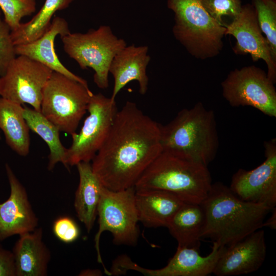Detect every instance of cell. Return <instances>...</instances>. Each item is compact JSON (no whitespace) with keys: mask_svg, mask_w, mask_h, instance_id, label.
I'll use <instances>...</instances> for the list:
<instances>
[{"mask_svg":"<svg viewBox=\"0 0 276 276\" xmlns=\"http://www.w3.org/2000/svg\"><path fill=\"white\" fill-rule=\"evenodd\" d=\"M160 125L133 102L118 110L108 135L92 160L103 186L112 191L134 187L162 152Z\"/></svg>","mask_w":276,"mask_h":276,"instance_id":"6da1fadb","label":"cell"},{"mask_svg":"<svg viewBox=\"0 0 276 276\" xmlns=\"http://www.w3.org/2000/svg\"><path fill=\"white\" fill-rule=\"evenodd\" d=\"M200 204L205 216L201 238L225 247L263 227L271 211L265 205L242 200L221 182L212 183Z\"/></svg>","mask_w":276,"mask_h":276,"instance_id":"7a4b0ae2","label":"cell"},{"mask_svg":"<svg viewBox=\"0 0 276 276\" xmlns=\"http://www.w3.org/2000/svg\"><path fill=\"white\" fill-rule=\"evenodd\" d=\"M212 184L207 166L181 154L162 151L142 173L134 188L164 190L186 203L200 204Z\"/></svg>","mask_w":276,"mask_h":276,"instance_id":"3957f363","label":"cell"},{"mask_svg":"<svg viewBox=\"0 0 276 276\" xmlns=\"http://www.w3.org/2000/svg\"><path fill=\"white\" fill-rule=\"evenodd\" d=\"M160 134L162 151L182 154L207 166L216 156L219 137L215 113L200 102L160 125Z\"/></svg>","mask_w":276,"mask_h":276,"instance_id":"277c9868","label":"cell"},{"mask_svg":"<svg viewBox=\"0 0 276 276\" xmlns=\"http://www.w3.org/2000/svg\"><path fill=\"white\" fill-rule=\"evenodd\" d=\"M174 13L175 39L194 57L205 60L222 51L226 28L219 25L199 0H167Z\"/></svg>","mask_w":276,"mask_h":276,"instance_id":"5b68a950","label":"cell"},{"mask_svg":"<svg viewBox=\"0 0 276 276\" xmlns=\"http://www.w3.org/2000/svg\"><path fill=\"white\" fill-rule=\"evenodd\" d=\"M65 52L83 70L94 71V81L101 89L108 87L109 68L120 51L127 45L116 36L109 26L102 25L85 33H70L60 37Z\"/></svg>","mask_w":276,"mask_h":276,"instance_id":"8992f818","label":"cell"},{"mask_svg":"<svg viewBox=\"0 0 276 276\" xmlns=\"http://www.w3.org/2000/svg\"><path fill=\"white\" fill-rule=\"evenodd\" d=\"M93 95L88 86L53 71L43 89L40 112L60 131L72 135Z\"/></svg>","mask_w":276,"mask_h":276,"instance_id":"52a82bcc","label":"cell"},{"mask_svg":"<svg viewBox=\"0 0 276 276\" xmlns=\"http://www.w3.org/2000/svg\"><path fill=\"white\" fill-rule=\"evenodd\" d=\"M134 187L120 191H112L103 187L97 208L99 228L95 236L97 260L102 265L105 274L110 275L103 264L100 250V237L104 231L112 234L117 245L135 246L140 229L135 205Z\"/></svg>","mask_w":276,"mask_h":276,"instance_id":"ba28073f","label":"cell"},{"mask_svg":"<svg viewBox=\"0 0 276 276\" xmlns=\"http://www.w3.org/2000/svg\"><path fill=\"white\" fill-rule=\"evenodd\" d=\"M87 111L88 116L80 132L71 135L72 142L65 158L67 169L92 161L108 135L118 109L115 100L98 93L90 97Z\"/></svg>","mask_w":276,"mask_h":276,"instance_id":"9c48e42d","label":"cell"},{"mask_svg":"<svg viewBox=\"0 0 276 276\" xmlns=\"http://www.w3.org/2000/svg\"><path fill=\"white\" fill-rule=\"evenodd\" d=\"M267 73L255 65L236 68L222 82V95L232 107L251 106L276 118V90Z\"/></svg>","mask_w":276,"mask_h":276,"instance_id":"30bf717a","label":"cell"},{"mask_svg":"<svg viewBox=\"0 0 276 276\" xmlns=\"http://www.w3.org/2000/svg\"><path fill=\"white\" fill-rule=\"evenodd\" d=\"M52 72L39 62L17 55L0 77V96L40 111L43 89Z\"/></svg>","mask_w":276,"mask_h":276,"instance_id":"8fae6325","label":"cell"},{"mask_svg":"<svg viewBox=\"0 0 276 276\" xmlns=\"http://www.w3.org/2000/svg\"><path fill=\"white\" fill-rule=\"evenodd\" d=\"M265 160L251 170L239 169L232 176L229 188L243 201L276 205V139L264 143Z\"/></svg>","mask_w":276,"mask_h":276,"instance_id":"7c38bea8","label":"cell"},{"mask_svg":"<svg viewBox=\"0 0 276 276\" xmlns=\"http://www.w3.org/2000/svg\"><path fill=\"white\" fill-rule=\"evenodd\" d=\"M225 246L213 242L211 252L202 257L199 250L192 247H177L173 257L164 267L158 269L145 268L123 255L118 259L116 268L121 274L135 270L148 276H206L213 273L216 264Z\"/></svg>","mask_w":276,"mask_h":276,"instance_id":"4fadbf2b","label":"cell"},{"mask_svg":"<svg viewBox=\"0 0 276 276\" xmlns=\"http://www.w3.org/2000/svg\"><path fill=\"white\" fill-rule=\"evenodd\" d=\"M227 35L236 39L233 48L236 54H249L253 61L262 59L265 62L267 76L275 83L276 61L272 57L268 43L259 27L256 10L251 4L242 5L238 16L226 27Z\"/></svg>","mask_w":276,"mask_h":276,"instance_id":"5bb4252c","label":"cell"},{"mask_svg":"<svg viewBox=\"0 0 276 276\" xmlns=\"http://www.w3.org/2000/svg\"><path fill=\"white\" fill-rule=\"evenodd\" d=\"M6 170L10 193L5 201L0 203V241L32 232L38 224L25 188L7 164Z\"/></svg>","mask_w":276,"mask_h":276,"instance_id":"9a60e30c","label":"cell"},{"mask_svg":"<svg viewBox=\"0 0 276 276\" xmlns=\"http://www.w3.org/2000/svg\"><path fill=\"white\" fill-rule=\"evenodd\" d=\"M266 255L264 231L258 229L225 247L213 273L217 276H231L255 272L261 267Z\"/></svg>","mask_w":276,"mask_h":276,"instance_id":"2e32d148","label":"cell"},{"mask_svg":"<svg viewBox=\"0 0 276 276\" xmlns=\"http://www.w3.org/2000/svg\"><path fill=\"white\" fill-rule=\"evenodd\" d=\"M150 60L146 45H127L116 55L109 68L114 79L112 100L114 101L120 91L132 81L139 83L141 94L147 93L149 81L147 68Z\"/></svg>","mask_w":276,"mask_h":276,"instance_id":"e0dca14e","label":"cell"},{"mask_svg":"<svg viewBox=\"0 0 276 276\" xmlns=\"http://www.w3.org/2000/svg\"><path fill=\"white\" fill-rule=\"evenodd\" d=\"M69 26L62 17L55 16L48 30L37 39L25 44L15 45L16 55H24L40 62L53 71L62 74L86 86L87 81L68 70L60 62L55 50V40L58 35L60 37L70 33Z\"/></svg>","mask_w":276,"mask_h":276,"instance_id":"ac0fdd59","label":"cell"},{"mask_svg":"<svg viewBox=\"0 0 276 276\" xmlns=\"http://www.w3.org/2000/svg\"><path fill=\"white\" fill-rule=\"evenodd\" d=\"M12 252L16 276H45L51 258L50 250L43 241V231H34L19 235Z\"/></svg>","mask_w":276,"mask_h":276,"instance_id":"d6986e66","label":"cell"},{"mask_svg":"<svg viewBox=\"0 0 276 276\" xmlns=\"http://www.w3.org/2000/svg\"><path fill=\"white\" fill-rule=\"evenodd\" d=\"M135 201L139 222L154 228L167 227L186 203L174 194L160 190L136 191Z\"/></svg>","mask_w":276,"mask_h":276,"instance_id":"ffe728a7","label":"cell"},{"mask_svg":"<svg viewBox=\"0 0 276 276\" xmlns=\"http://www.w3.org/2000/svg\"><path fill=\"white\" fill-rule=\"evenodd\" d=\"M76 166L79 182L75 192L74 208L78 218L89 233L97 216V208L104 186L93 172L90 163L80 162Z\"/></svg>","mask_w":276,"mask_h":276,"instance_id":"44dd1931","label":"cell"},{"mask_svg":"<svg viewBox=\"0 0 276 276\" xmlns=\"http://www.w3.org/2000/svg\"><path fill=\"white\" fill-rule=\"evenodd\" d=\"M23 112L22 105L0 97V129L12 150L26 156L30 150V129Z\"/></svg>","mask_w":276,"mask_h":276,"instance_id":"7402d4cb","label":"cell"},{"mask_svg":"<svg viewBox=\"0 0 276 276\" xmlns=\"http://www.w3.org/2000/svg\"><path fill=\"white\" fill-rule=\"evenodd\" d=\"M204 222V213L200 204L185 203L167 227L178 246L199 250Z\"/></svg>","mask_w":276,"mask_h":276,"instance_id":"603a6c76","label":"cell"},{"mask_svg":"<svg viewBox=\"0 0 276 276\" xmlns=\"http://www.w3.org/2000/svg\"><path fill=\"white\" fill-rule=\"evenodd\" d=\"M23 114L30 130L37 134L49 148L48 170L52 171L58 163L65 166L67 149L61 143L58 128L40 111L33 108L24 106Z\"/></svg>","mask_w":276,"mask_h":276,"instance_id":"cb8c5ba5","label":"cell"},{"mask_svg":"<svg viewBox=\"0 0 276 276\" xmlns=\"http://www.w3.org/2000/svg\"><path fill=\"white\" fill-rule=\"evenodd\" d=\"M74 0H45L39 11L28 22L11 31L14 45L32 42L42 36L49 28L53 16L57 11L66 9Z\"/></svg>","mask_w":276,"mask_h":276,"instance_id":"d4e9b609","label":"cell"},{"mask_svg":"<svg viewBox=\"0 0 276 276\" xmlns=\"http://www.w3.org/2000/svg\"><path fill=\"white\" fill-rule=\"evenodd\" d=\"M259 27L266 36L271 54L276 61V0H251Z\"/></svg>","mask_w":276,"mask_h":276,"instance_id":"484cf974","label":"cell"},{"mask_svg":"<svg viewBox=\"0 0 276 276\" xmlns=\"http://www.w3.org/2000/svg\"><path fill=\"white\" fill-rule=\"evenodd\" d=\"M209 15L220 26L226 27L239 15L241 0H199Z\"/></svg>","mask_w":276,"mask_h":276,"instance_id":"4316f807","label":"cell"},{"mask_svg":"<svg viewBox=\"0 0 276 276\" xmlns=\"http://www.w3.org/2000/svg\"><path fill=\"white\" fill-rule=\"evenodd\" d=\"M0 9L4 21L13 31L19 27L23 17L35 12L36 0H0Z\"/></svg>","mask_w":276,"mask_h":276,"instance_id":"83f0119b","label":"cell"},{"mask_svg":"<svg viewBox=\"0 0 276 276\" xmlns=\"http://www.w3.org/2000/svg\"><path fill=\"white\" fill-rule=\"evenodd\" d=\"M0 9V77L4 74L10 62L17 56L11 36V30L2 19Z\"/></svg>","mask_w":276,"mask_h":276,"instance_id":"f1b7e54d","label":"cell"},{"mask_svg":"<svg viewBox=\"0 0 276 276\" xmlns=\"http://www.w3.org/2000/svg\"><path fill=\"white\" fill-rule=\"evenodd\" d=\"M53 232L58 240L65 243H71L75 241L80 235L77 224L68 216H60L57 218L54 221Z\"/></svg>","mask_w":276,"mask_h":276,"instance_id":"f546056e","label":"cell"},{"mask_svg":"<svg viewBox=\"0 0 276 276\" xmlns=\"http://www.w3.org/2000/svg\"><path fill=\"white\" fill-rule=\"evenodd\" d=\"M0 276H16V269L12 251L0 245Z\"/></svg>","mask_w":276,"mask_h":276,"instance_id":"4dcf8cb0","label":"cell"},{"mask_svg":"<svg viewBox=\"0 0 276 276\" xmlns=\"http://www.w3.org/2000/svg\"><path fill=\"white\" fill-rule=\"evenodd\" d=\"M272 214L269 218L263 223V226H267L271 229H275L276 228V209L275 207L271 210Z\"/></svg>","mask_w":276,"mask_h":276,"instance_id":"1f68e13d","label":"cell"},{"mask_svg":"<svg viewBox=\"0 0 276 276\" xmlns=\"http://www.w3.org/2000/svg\"><path fill=\"white\" fill-rule=\"evenodd\" d=\"M102 272L99 269H85L82 270L79 275L84 276H98L101 275Z\"/></svg>","mask_w":276,"mask_h":276,"instance_id":"d6a6232c","label":"cell"},{"mask_svg":"<svg viewBox=\"0 0 276 276\" xmlns=\"http://www.w3.org/2000/svg\"><path fill=\"white\" fill-rule=\"evenodd\" d=\"M0 138H1V136H0Z\"/></svg>","mask_w":276,"mask_h":276,"instance_id":"836d02e7","label":"cell"}]
</instances>
